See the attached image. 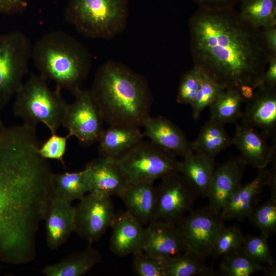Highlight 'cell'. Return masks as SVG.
Segmentation results:
<instances>
[{"label": "cell", "mask_w": 276, "mask_h": 276, "mask_svg": "<svg viewBox=\"0 0 276 276\" xmlns=\"http://www.w3.org/2000/svg\"><path fill=\"white\" fill-rule=\"evenodd\" d=\"M31 58L40 75L56 87L73 94L87 78L91 67L88 49L70 34L60 30L43 34L32 46Z\"/></svg>", "instance_id": "277c9868"}, {"label": "cell", "mask_w": 276, "mask_h": 276, "mask_svg": "<svg viewBox=\"0 0 276 276\" xmlns=\"http://www.w3.org/2000/svg\"><path fill=\"white\" fill-rule=\"evenodd\" d=\"M90 90L104 122L142 126L149 117L153 95L146 78L112 60L97 70Z\"/></svg>", "instance_id": "3957f363"}, {"label": "cell", "mask_w": 276, "mask_h": 276, "mask_svg": "<svg viewBox=\"0 0 276 276\" xmlns=\"http://www.w3.org/2000/svg\"><path fill=\"white\" fill-rule=\"evenodd\" d=\"M75 207L71 203L54 198L44 221L48 246L56 249L64 244L74 231Z\"/></svg>", "instance_id": "44dd1931"}, {"label": "cell", "mask_w": 276, "mask_h": 276, "mask_svg": "<svg viewBox=\"0 0 276 276\" xmlns=\"http://www.w3.org/2000/svg\"><path fill=\"white\" fill-rule=\"evenodd\" d=\"M270 196L261 204H257L247 218L260 234L267 238L276 232V177L269 185Z\"/></svg>", "instance_id": "1f68e13d"}, {"label": "cell", "mask_w": 276, "mask_h": 276, "mask_svg": "<svg viewBox=\"0 0 276 276\" xmlns=\"http://www.w3.org/2000/svg\"><path fill=\"white\" fill-rule=\"evenodd\" d=\"M74 95L75 100L68 104L62 125L68 130L69 137L75 136L81 145L88 146L98 142L104 120L90 89L80 88Z\"/></svg>", "instance_id": "8fae6325"}, {"label": "cell", "mask_w": 276, "mask_h": 276, "mask_svg": "<svg viewBox=\"0 0 276 276\" xmlns=\"http://www.w3.org/2000/svg\"><path fill=\"white\" fill-rule=\"evenodd\" d=\"M110 227V249L113 254L124 257L142 250L145 228L127 211L116 213Z\"/></svg>", "instance_id": "e0dca14e"}, {"label": "cell", "mask_w": 276, "mask_h": 276, "mask_svg": "<svg viewBox=\"0 0 276 276\" xmlns=\"http://www.w3.org/2000/svg\"><path fill=\"white\" fill-rule=\"evenodd\" d=\"M132 268L138 276H164L161 260L145 253L142 250L133 254Z\"/></svg>", "instance_id": "8d00e7d4"}, {"label": "cell", "mask_w": 276, "mask_h": 276, "mask_svg": "<svg viewBox=\"0 0 276 276\" xmlns=\"http://www.w3.org/2000/svg\"><path fill=\"white\" fill-rule=\"evenodd\" d=\"M246 102L241 124L260 131L276 144V86L261 85Z\"/></svg>", "instance_id": "4fadbf2b"}, {"label": "cell", "mask_w": 276, "mask_h": 276, "mask_svg": "<svg viewBox=\"0 0 276 276\" xmlns=\"http://www.w3.org/2000/svg\"><path fill=\"white\" fill-rule=\"evenodd\" d=\"M225 89V87L202 71L200 86L191 105L193 118L198 120L203 110L209 107Z\"/></svg>", "instance_id": "d6a6232c"}, {"label": "cell", "mask_w": 276, "mask_h": 276, "mask_svg": "<svg viewBox=\"0 0 276 276\" xmlns=\"http://www.w3.org/2000/svg\"><path fill=\"white\" fill-rule=\"evenodd\" d=\"M128 0H70L65 20L84 37L110 39L125 29Z\"/></svg>", "instance_id": "5b68a950"}, {"label": "cell", "mask_w": 276, "mask_h": 276, "mask_svg": "<svg viewBox=\"0 0 276 276\" xmlns=\"http://www.w3.org/2000/svg\"><path fill=\"white\" fill-rule=\"evenodd\" d=\"M46 81L40 75L31 74L15 95L13 113L25 124L36 127L42 123L51 133H56L69 104L62 97L61 90L51 89Z\"/></svg>", "instance_id": "8992f818"}, {"label": "cell", "mask_w": 276, "mask_h": 276, "mask_svg": "<svg viewBox=\"0 0 276 276\" xmlns=\"http://www.w3.org/2000/svg\"><path fill=\"white\" fill-rule=\"evenodd\" d=\"M238 13L255 28L276 26V0H242Z\"/></svg>", "instance_id": "4dcf8cb0"}, {"label": "cell", "mask_w": 276, "mask_h": 276, "mask_svg": "<svg viewBox=\"0 0 276 276\" xmlns=\"http://www.w3.org/2000/svg\"><path fill=\"white\" fill-rule=\"evenodd\" d=\"M267 239L261 234H247L244 236L242 248L256 262L263 265L275 266V260L271 255Z\"/></svg>", "instance_id": "e575fe53"}, {"label": "cell", "mask_w": 276, "mask_h": 276, "mask_svg": "<svg viewBox=\"0 0 276 276\" xmlns=\"http://www.w3.org/2000/svg\"><path fill=\"white\" fill-rule=\"evenodd\" d=\"M24 0H0V13L13 15L21 12L27 7Z\"/></svg>", "instance_id": "f35d334b"}, {"label": "cell", "mask_w": 276, "mask_h": 276, "mask_svg": "<svg viewBox=\"0 0 276 276\" xmlns=\"http://www.w3.org/2000/svg\"><path fill=\"white\" fill-rule=\"evenodd\" d=\"M32 49L29 38L20 30L0 34V112L22 85Z\"/></svg>", "instance_id": "52a82bcc"}, {"label": "cell", "mask_w": 276, "mask_h": 276, "mask_svg": "<svg viewBox=\"0 0 276 276\" xmlns=\"http://www.w3.org/2000/svg\"><path fill=\"white\" fill-rule=\"evenodd\" d=\"M144 136L175 156L183 157L193 152L191 142L183 131L168 118L163 116L148 117L143 126Z\"/></svg>", "instance_id": "d6986e66"}, {"label": "cell", "mask_w": 276, "mask_h": 276, "mask_svg": "<svg viewBox=\"0 0 276 276\" xmlns=\"http://www.w3.org/2000/svg\"><path fill=\"white\" fill-rule=\"evenodd\" d=\"M36 128L0 122V262L21 265L36 255V237L54 198L53 173L38 153Z\"/></svg>", "instance_id": "6da1fadb"}, {"label": "cell", "mask_w": 276, "mask_h": 276, "mask_svg": "<svg viewBox=\"0 0 276 276\" xmlns=\"http://www.w3.org/2000/svg\"><path fill=\"white\" fill-rule=\"evenodd\" d=\"M139 127L111 125L103 130L98 139L101 156L117 159L143 140Z\"/></svg>", "instance_id": "603a6c76"}, {"label": "cell", "mask_w": 276, "mask_h": 276, "mask_svg": "<svg viewBox=\"0 0 276 276\" xmlns=\"http://www.w3.org/2000/svg\"><path fill=\"white\" fill-rule=\"evenodd\" d=\"M262 84L276 86V55H273L270 58L262 77L261 85Z\"/></svg>", "instance_id": "ab89813d"}, {"label": "cell", "mask_w": 276, "mask_h": 276, "mask_svg": "<svg viewBox=\"0 0 276 276\" xmlns=\"http://www.w3.org/2000/svg\"><path fill=\"white\" fill-rule=\"evenodd\" d=\"M244 101L239 88H226L209 106L210 120L223 125L235 123L242 116Z\"/></svg>", "instance_id": "f546056e"}, {"label": "cell", "mask_w": 276, "mask_h": 276, "mask_svg": "<svg viewBox=\"0 0 276 276\" xmlns=\"http://www.w3.org/2000/svg\"><path fill=\"white\" fill-rule=\"evenodd\" d=\"M232 145V137L226 131L224 125L210 120L202 126L197 139L191 142L193 152L213 160L218 153Z\"/></svg>", "instance_id": "d4e9b609"}, {"label": "cell", "mask_w": 276, "mask_h": 276, "mask_svg": "<svg viewBox=\"0 0 276 276\" xmlns=\"http://www.w3.org/2000/svg\"><path fill=\"white\" fill-rule=\"evenodd\" d=\"M54 198L70 203L81 199L91 191L87 170L54 174L51 180Z\"/></svg>", "instance_id": "4316f807"}, {"label": "cell", "mask_w": 276, "mask_h": 276, "mask_svg": "<svg viewBox=\"0 0 276 276\" xmlns=\"http://www.w3.org/2000/svg\"><path fill=\"white\" fill-rule=\"evenodd\" d=\"M215 162L194 152L180 160V173L195 190L199 197L206 198Z\"/></svg>", "instance_id": "cb8c5ba5"}, {"label": "cell", "mask_w": 276, "mask_h": 276, "mask_svg": "<svg viewBox=\"0 0 276 276\" xmlns=\"http://www.w3.org/2000/svg\"><path fill=\"white\" fill-rule=\"evenodd\" d=\"M69 136L57 135L56 133H51V136L39 146L38 152L43 158L56 159L61 162L64 165L63 160L65 154L67 140Z\"/></svg>", "instance_id": "74e56055"}, {"label": "cell", "mask_w": 276, "mask_h": 276, "mask_svg": "<svg viewBox=\"0 0 276 276\" xmlns=\"http://www.w3.org/2000/svg\"><path fill=\"white\" fill-rule=\"evenodd\" d=\"M245 166L240 156L233 157L223 163H215L207 196L210 207L221 212L242 185Z\"/></svg>", "instance_id": "5bb4252c"}, {"label": "cell", "mask_w": 276, "mask_h": 276, "mask_svg": "<svg viewBox=\"0 0 276 276\" xmlns=\"http://www.w3.org/2000/svg\"><path fill=\"white\" fill-rule=\"evenodd\" d=\"M201 79L202 71L198 66L193 65L185 72L180 79L176 102L191 105L200 86Z\"/></svg>", "instance_id": "d590c367"}, {"label": "cell", "mask_w": 276, "mask_h": 276, "mask_svg": "<svg viewBox=\"0 0 276 276\" xmlns=\"http://www.w3.org/2000/svg\"><path fill=\"white\" fill-rule=\"evenodd\" d=\"M116 159L128 182H154L180 173L176 156L150 141L143 140Z\"/></svg>", "instance_id": "ba28073f"}, {"label": "cell", "mask_w": 276, "mask_h": 276, "mask_svg": "<svg viewBox=\"0 0 276 276\" xmlns=\"http://www.w3.org/2000/svg\"><path fill=\"white\" fill-rule=\"evenodd\" d=\"M161 179L155 187V205L151 221L176 225L187 213L193 210L199 196L179 172Z\"/></svg>", "instance_id": "9c48e42d"}, {"label": "cell", "mask_w": 276, "mask_h": 276, "mask_svg": "<svg viewBox=\"0 0 276 276\" xmlns=\"http://www.w3.org/2000/svg\"><path fill=\"white\" fill-rule=\"evenodd\" d=\"M152 181L128 182L119 196L126 211L140 221L147 225L152 220L156 201L155 187Z\"/></svg>", "instance_id": "7402d4cb"}, {"label": "cell", "mask_w": 276, "mask_h": 276, "mask_svg": "<svg viewBox=\"0 0 276 276\" xmlns=\"http://www.w3.org/2000/svg\"><path fill=\"white\" fill-rule=\"evenodd\" d=\"M204 257L186 249L161 260L164 276H215L217 271L208 266Z\"/></svg>", "instance_id": "484cf974"}, {"label": "cell", "mask_w": 276, "mask_h": 276, "mask_svg": "<svg viewBox=\"0 0 276 276\" xmlns=\"http://www.w3.org/2000/svg\"><path fill=\"white\" fill-rule=\"evenodd\" d=\"M194 65L226 88L256 89L273 55L262 29L243 20L234 7H198L188 21Z\"/></svg>", "instance_id": "7a4b0ae2"}, {"label": "cell", "mask_w": 276, "mask_h": 276, "mask_svg": "<svg viewBox=\"0 0 276 276\" xmlns=\"http://www.w3.org/2000/svg\"><path fill=\"white\" fill-rule=\"evenodd\" d=\"M233 145L239 150L246 165L256 169L267 168L275 160L276 144L270 146L267 139L258 130L235 123Z\"/></svg>", "instance_id": "2e32d148"}, {"label": "cell", "mask_w": 276, "mask_h": 276, "mask_svg": "<svg viewBox=\"0 0 276 276\" xmlns=\"http://www.w3.org/2000/svg\"><path fill=\"white\" fill-rule=\"evenodd\" d=\"M266 44L272 55H276V26L262 29Z\"/></svg>", "instance_id": "60d3db41"}, {"label": "cell", "mask_w": 276, "mask_h": 276, "mask_svg": "<svg viewBox=\"0 0 276 276\" xmlns=\"http://www.w3.org/2000/svg\"><path fill=\"white\" fill-rule=\"evenodd\" d=\"M186 250L176 225L154 221L147 224L142 247L145 253L162 260Z\"/></svg>", "instance_id": "ac0fdd59"}, {"label": "cell", "mask_w": 276, "mask_h": 276, "mask_svg": "<svg viewBox=\"0 0 276 276\" xmlns=\"http://www.w3.org/2000/svg\"><path fill=\"white\" fill-rule=\"evenodd\" d=\"M101 260L100 253L89 246L83 251L45 267L41 272L46 276H81L89 271Z\"/></svg>", "instance_id": "83f0119b"}, {"label": "cell", "mask_w": 276, "mask_h": 276, "mask_svg": "<svg viewBox=\"0 0 276 276\" xmlns=\"http://www.w3.org/2000/svg\"><path fill=\"white\" fill-rule=\"evenodd\" d=\"M240 93L245 101L250 99L254 94L255 90L249 85H242L239 87Z\"/></svg>", "instance_id": "7bdbcfd3"}, {"label": "cell", "mask_w": 276, "mask_h": 276, "mask_svg": "<svg viewBox=\"0 0 276 276\" xmlns=\"http://www.w3.org/2000/svg\"><path fill=\"white\" fill-rule=\"evenodd\" d=\"M272 163L271 169L265 168L258 170L254 179L242 185L236 191L220 212L224 219L242 220L248 216L258 204L264 188L268 186L276 175L275 160Z\"/></svg>", "instance_id": "9a60e30c"}, {"label": "cell", "mask_w": 276, "mask_h": 276, "mask_svg": "<svg viewBox=\"0 0 276 276\" xmlns=\"http://www.w3.org/2000/svg\"><path fill=\"white\" fill-rule=\"evenodd\" d=\"M115 214L110 197L90 192L75 207L74 232L91 244L110 226Z\"/></svg>", "instance_id": "7c38bea8"}, {"label": "cell", "mask_w": 276, "mask_h": 276, "mask_svg": "<svg viewBox=\"0 0 276 276\" xmlns=\"http://www.w3.org/2000/svg\"><path fill=\"white\" fill-rule=\"evenodd\" d=\"M198 7H234L242 0H193Z\"/></svg>", "instance_id": "b9f144b4"}, {"label": "cell", "mask_w": 276, "mask_h": 276, "mask_svg": "<svg viewBox=\"0 0 276 276\" xmlns=\"http://www.w3.org/2000/svg\"><path fill=\"white\" fill-rule=\"evenodd\" d=\"M219 265V275L224 276H249L257 271L265 275H275V266H264L251 259L242 246L221 258Z\"/></svg>", "instance_id": "f1b7e54d"}, {"label": "cell", "mask_w": 276, "mask_h": 276, "mask_svg": "<svg viewBox=\"0 0 276 276\" xmlns=\"http://www.w3.org/2000/svg\"><path fill=\"white\" fill-rule=\"evenodd\" d=\"M224 219L209 205L192 211L176 225L186 249L204 258L209 256Z\"/></svg>", "instance_id": "30bf717a"}, {"label": "cell", "mask_w": 276, "mask_h": 276, "mask_svg": "<svg viewBox=\"0 0 276 276\" xmlns=\"http://www.w3.org/2000/svg\"><path fill=\"white\" fill-rule=\"evenodd\" d=\"M244 235L237 225L224 226L217 235L210 255L215 258H222L229 252L240 248Z\"/></svg>", "instance_id": "836d02e7"}, {"label": "cell", "mask_w": 276, "mask_h": 276, "mask_svg": "<svg viewBox=\"0 0 276 276\" xmlns=\"http://www.w3.org/2000/svg\"><path fill=\"white\" fill-rule=\"evenodd\" d=\"M87 169L90 192L111 197H119L128 181L117 160L101 156L88 163Z\"/></svg>", "instance_id": "ffe728a7"}]
</instances>
